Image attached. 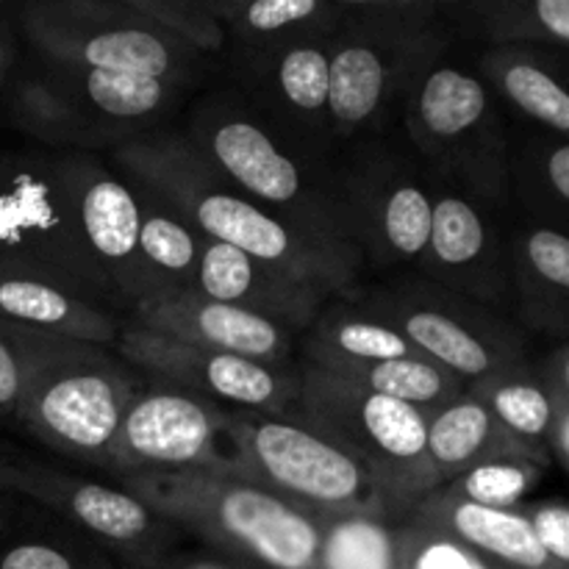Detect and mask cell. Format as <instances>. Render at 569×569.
I'll use <instances>...</instances> for the list:
<instances>
[{"label":"cell","instance_id":"6da1fadb","mask_svg":"<svg viewBox=\"0 0 569 569\" xmlns=\"http://www.w3.org/2000/svg\"><path fill=\"white\" fill-rule=\"evenodd\" d=\"M109 153L128 178L178 211L200 237L231 244L328 300H353L365 289V261L356 250L311 237L233 192L178 128L131 139Z\"/></svg>","mask_w":569,"mask_h":569},{"label":"cell","instance_id":"7a4b0ae2","mask_svg":"<svg viewBox=\"0 0 569 569\" xmlns=\"http://www.w3.org/2000/svg\"><path fill=\"white\" fill-rule=\"evenodd\" d=\"M339 11L326 42L333 153L392 131L411 81L453 39L433 0H339Z\"/></svg>","mask_w":569,"mask_h":569},{"label":"cell","instance_id":"3957f363","mask_svg":"<svg viewBox=\"0 0 569 569\" xmlns=\"http://www.w3.org/2000/svg\"><path fill=\"white\" fill-rule=\"evenodd\" d=\"M117 483L183 537L242 569H322L326 522L244 478L148 472Z\"/></svg>","mask_w":569,"mask_h":569},{"label":"cell","instance_id":"277c9868","mask_svg":"<svg viewBox=\"0 0 569 569\" xmlns=\"http://www.w3.org/2000/svg\"><path fill=\"white\" fill-rule=\"evenodd\" d=\"M22 395L14 426L48 453L106 472L111 442L148 378L106 345L20 328Z\"/></svg>","mask_w":569,"mask_h":569},{"label":"cell","instance_id":"5b68a950","mask_svg":"<svg viewBox=\"0 0 569 569\" xmlns=\"http://www.w3.org/2000/svg\"><path fill=\"white\" fill-rule=\"evenodd\" d=\"M178 131L233 192L311 237L350 248L331 161L309 164L292 153L237 87L200 92Z\"/></svg>","mask_w":569,"mask_h":569},{"label":"cell","instance_id":"8992f818","mask_svg":"<svg viewBox=\"0 0 569 569\" xmlns=\"http://www.w3.org/2000/svg\"><path fill=\"white\" fill-rule=\"evenodd\" d=\"M400 126L428 176L492 211L511 206V133L478 72L431 61L406 92Z\"/></svg>","mask_w":569,"mask_h":569},{"label":"cell","instance_id":"52a82bcc","mask_svg":"<svg viewBox=\"0 0 569 569\" xmlns=\"http://www.w3.org/2000/svg\"><path fill=\"white\" fill-rule=\"evenodd\" d=\"M292 415L353 456L381 492L392 526L406 522L422 498L439 489L426 453V417L400 400L367 392L300 361Z\"/></svg>","mask_w":569,"mask_h":569},{"label":"cell","instance_id":"ba28073f","mask_svg":"<svg viewBox=\"0 0 569 569\" xmlns=\"http://www.w3.org/2000/svg\"><path fill=\"white\" fill-rule=\"evenodd\" d=\"M395 131L331 159L345 239L376 270H415L431 237V176Z\"/></svg>","mask_w":569,"mask_h":569},{"label":"cell","instance_id":"9c48e42d","mask_svg":"<svg viewBox=\"0 0 569 569\" xmlns=\"http://www.w3.org/2000/svg\"><path fill=\"white\" fill-rule=\"evenodd\" d=\"M244 481L278 495L317 522L389 520L370 472L295 415H233Z\"/></svg>","mask_w":569,"mask_h":569},{"label":"cell","instance_id":"30bf717a","mask_svg":"<svg viewBox=\"0 0 569 569\" xmlns=\"http://www.w3.org/2000/svg\"><path fill=\"white\" fill-rule=\"evenodd\" d=\"M22 48L44 61L178 83L192 92L206 59L164 37L122 0H39L17 9Z\"/></svg>","mask_w":569,"mask_h":569},{"label":"cell","instance_id":"8fae6325","mask_svg":"<svg viewBox=\"0 0 569 569\" xmlns=\"http://www.w3.org/2000/svg\"><path fill=\"white\" fill-rule=\"evenodd\" d=\"M353 300L465 387L531 356L526 331L515 320L417 272L365 287Z\"/></svg>","mask_w":569,"mask_h":569},{"label":"cell","instance_id":"7c38bea8","mask_svg":"<svg viewBox=\"0 0 569 569\" xmlns=\"http://www.w3.org/2000/svg\"><path fill=\"white\" fill-rule=\"evenodd\" d=\"M0 256L17 276L53 283L114 315H128L83 253L64 194L56 183L53 153L39 144H0Z\"/></svg>","mask_w":569,"mask_h":569},{"label":"cell","instance_id":"4fadbf2b","mask_svg":"<svg viewBox=\"0 0 569 569\" xmlns=\"http://www.w3.org/2000/svg\"><path fill=\"white\" fill-rule=\"evenodd\" d=\"M0 492L20 495L98 545L117 569H148L187 545L172 522L120 483H106L20 448H0Z\"/></svg>","mask_w":569,"mask_h":569},{"label":"cell","instance_id":"5bb4252c","mask_svg":"<svg viewBox=\"0 0 569 569\" xmlns=\"http://www.w3.org/2000/svg\"><path fill=\"white\" fill-rule=\"evenodd\" d=\"M233 411L167 383L148 381L133 398L111 442L106 476L148 472H214L242 476Z\"/></svg>","mask_w":569,"mask_h":569},{"label":"cell","instance_id":"9a60e30c","mask_svg":"<svg viewBox=\"0 0 569 569\" xmlns=\"http://www.w3.org/2000/svg\"><path fill=\"white\" fill-rule=\"evenodd\" d=\"M111 350L148 381L176 387L233 415H292L298 403V365L272 367L194 348L133 320L122 322Z\"/></svg>","mask_w":569,"mask_h":569},{"label":"cell","instance_id":"2e32d148","mask_svg":"<svg viewBox=\"0 0 569 569\" xmlns=\"http://www.w3.org/2000/svg\"><path fill=\"white\" fill-rule=\"evenodd\" d=\"M53 176L83 253L131 315L150 300L139 261V198L131 178L103 153L50 150Z\"/></svg>","mask_w":569,"mask_h":569},{"label":"cell","instance_id":"e0dca14e","mask_svg":"<svg viewBox=\"0 0 569 569\" xmlns=\"http://www.w3.org/2000/svg\"><path fill=\"white\" fill-rule=\"evenodd\" d=\"M417 276L500 311L515 309L509 248L495 211L431 178V237Z\"/></svg>","mask_w":569,"mask_h":569},{"label":"cell","instance_id":"ac0fdd59","mask_svg":"<svg viewBox=\"0 0 569 569\" xmlns=\"http://www.w3.org/2000/svg\"><path fill=\"white\" fill-rule=\"evenodd\" d=\"M233 87L292 153L309 164H328L333 159L326 42L295 44L242 78H233Z\"/></svg>","mask_w":569,"mask_h":569},{"label":"cell","instance_id":"d6986e66","mask_svg":"<svg viewBox=\"0 0 569 569\" xmlns=\"http://www.w3.org/2000/svg\"><path fill=\"white\" fill-rule=\"evenodd\" d=\"M128 320L156 333H164V337L181 339L194 348L217 350V353L239 356V359L272 367H292L295 353L300 348V333L289 331L267 317L253 315V311L206 300L194 292L139 303L128 315Z\"/></svg>","mask_w":569,"mask_h":569},{"label":"cell","instance_id":"ffe728a7","mask_svg":"<svg viewBox=\"0 0 569 569\" xmlns=\"http://www.w3.org/2000/svg\"><path fill=\"white\" fill-rule=\"evenodd\" d=\"M189 292L267 317L303 337L328 298L272 267L259 264L231 244L203 237L198 276Z\"/></svg>","mask_w":569,"mask_h":569},{"label":"cell","instance_id":"44dd1931","mask_svg":"<svg viewBox=\"0 0 569 569\" xmlns=\"http://www.w3.org/2000/svg\"><path fill=\"white\" fill-rule=\"evenodd\" d=\"M226 31L233 78L295 44L328 42L339 28V0H209Z\"/></svg>","mask_w":569,"mask_h":569},{"label":"cell","instance_id":"7402d4cb","mask_svg":"<svg viewBox=\"0 0 569 569\" xmlns=\"http://www.w3.org/2000/svg\"><path fill=\"white\" fill-rule=\"evenodd\" d=\"M406 526L439 533L489 565L506 569H561L539 548L526 511L487 509L445 487L422 498Z\"/></svg>","mask_w":569,"mask_h":569},{"label":"cell","instance_id":"603a6c76","mask_svg":"<svg viewBox=\"0 0 569 569\" xmlns=\"http://www.w3.org/2000/svg\"><path fill=\"white\" fill-rule=\"evenodd\" d=\"M0 103H6L11 126L39 148L83 153L114 150L111 133L72 98L53 70L26 48L20 50V61Z\"/></svg>","mask_w":569,"mask_h":569},{"label":"cell","instance_id":"cb8c5ba5","mask_svg":"<svg viewBox=\"0 0 569 569\" xmlns=\"http://www.w3.org/2000/svg\"><path fill=\"white\" fill-rule=\"evenodd\" d=\"M515 309L539 337L565 342L569 328V239L565 231L526 222L506 239Z\"/></svg>","mask_w":569,"mask_h":569},{"label":"cell","instance_id":"d4e9b609","mask_svg":"<svg viewBox=\"0 0 569 569\" xmlns=\"http://www.w3.org/2000/svg\"><path fill=\"white\" fill-rule=\"evenodd\" d=\"M426 453L439 487L495 459H533L548 470L553 467L550 459L511 437L467 389L426 420Z\"/></svg>","mask_w":569,"mask_h":569},{"label":"cell","instance_id":"484cf974","mask_svg":"<svg viewBox=\"0 0 569 569\" xmlns=\"http://www.w3.org/2000/svg\"><path fill=\"white\" fill-rule=\"evenodd\" d=\"M0 320L28 331L111 348L126 317L37 278L0 276Z\"/></svg>","mask_w":569,"mask_h":569},{"label":"cell","instance_id":"4316f807","mask_svg":"<svg viewBox=\"0 0 569 569\" xmlns=\"http://www.w3.org/2000/svg\"><path fill=\"white\" fill-rule=\"evenodd\" d=\"M478 76L506 100L517 114L537 122V128L567 137L569 89L565 72L542 48H489L478 59Z\"/></svg>","mask_w":569,"mask_h":569},{"label":"cell","instance_id":"83f0119b","mask_svg":"<svg viewBox=\"0 0 569 569\" xmlns=\"http://www.w3.org/2000/svg\"><path fill=\"white\" fill-rule=\"evenodd\" d=\"M450 33L489 48H553L569 44V0H465L439 3Z\"/></svg>","mask_w":569,"mask_h":569},{"label":"cell","instance_id":"f1b7e54d","mask_svg":"<svg viewBox=\"0 0 569 569\" xmlns=\"http://www.w3.org/2000/svg\"><path fill=\"white\" fill-rule=\"evenodd\" d=\"M300 356L326 372L420 356L395 328L367 315L356 300H328L300 337ZM426 359V356H422Z\"/></svg>","mask_w":569,"mask_h":569},{"label":"cell","instance_id":"f546056e","mask_svg":"<svg viewBox=\"0 0 569 569\" xmlns=\"http://www.w3.org/2000/svg\"><path fill=\"white\" fill-rule=\"evenodd\" d=\"M511 203L522 206L533 222L565 231L569 217V144L567 137L537 128L511 137Z\"/></svg>","mask_w":569,"mask_h":569},{"label":"cell","instance_id":"4dcf8cb0","mask_svg":"<svg viewBox=\"0 0 569 569\" xmlns=\"http://www.w3.org/2000/svg\"><path fill=\"white\" fill-rule=\"evenodd\" d=\"M139 198V261L150 300L189 292L198 276L203 237L178 211L131 178Z\"/></svg>","mask_w":569,"mask_h":569},{"label":"cell","instance_id":"1f68e13d","mask_svg":"<svg viewBox=\"0 0 569 569\" xmlns=\"http://www.w3.org/2000/svg\"><path fill=\"white\" fill-rule=\"evenodd\" d=\"M467 392L476 395L511 437H517L528 448L537 450L539 456L550 459V403L548 392H545L542 372H539L537 365H531V359L506 367V370L481 378V381H472Z\"/></svg>","mask_w":569,"mask_h":569},{"label":"cell","instance_id":"d6a6232c","mask_svg":"<svg viewBox=\"0 0 569 569\" xmlns=\"http://www.w3.org/2000/svg\"><path fill=\"white\" fill-rule=\"evenodd\" d=\"M31 503V500H28ZM0 569H117L94 542L39 506L0 545Z\"/></svg>","mask_w":569,"mask_h":569},{"label":"cell","instance_id":"836d02e7","mask_svg":"<svg viewBox=\"0 0 569 569\" xmlns=\"http://www.w3.org/2000/svg\"><path fill=\"white\" fill-rule=\"evenodd\" d=\"M331 376L356 383V387L367 389V392L400 400V403L420 411L426 420L431 415H437L439 409H445L450 400L459 398L467 389L459 378L450 376L448 370L437 367L433 361L422 359V356L345 367V370L331 372Z\"/></svg>","mask_w":569,"mask_h":569},{"label":"cell","instance_id":"e575fe53","mask_svg":"<svg viewBox=\"0 0 569 569\" xmlns=\"http://www.w3.org/2000/svg\"><path fill=\"white\" fill-rule=\"evenodd\" d=\"M148 26L203 59L226 53V31L209 0H122Z\"/></svg>","mask_w":569,"mask_h":569},{"label":"cell","instance_id":"d590c367","mask_svg":"<svg viewBox=\"0 0 569 569\" xmlns=\"http://www.w3.org/2000/svg\"><path fill=\"white\" fill-rule=\"evenodd\" d=\"M545 472L548 467L533 459H495L472 467L456 481L445 483V489L487 509H517L528 495L537 492Z\"/></svg>","mask_w":569,"mask_h":569},{"label":"cell","instance_id":"8d00e7d4","mask_svg":"<svg viewBox=\"0 0 569 569\" xmlns=\"http://www.w3.org/2000/svg\"><path fill=\"white\" fill-rule=\"evenodd\" d=\"M322 569H400L398 531L381 520H345L326 528Z\"/></svg>","mask_w":569,"mask_h":569},{"label":"cell","instance_id":"74e56055","mask_svg":"<svg viewBox=\"0 0 569 569\" xmlns=\"http://www.w3.org/2000/svg\"><path fill=\"white\" fill-rule=\"evenodd\" d=\"M550 403L548 453L556 470H567L569 461V353L565 342H556L553 353L539 365Z\"/></svg>","mask_w":569,"mask_h":569},{"label":"cell","instance_id":"f35d334b","mask_svg":"<svg viewBox=\"0 0 569 569\" xmlns=\"http://www.w3.org/2000/svg\"><path fill=\"white\" fill-rule=\"evenodd\" d=\"M22 395V337L20 326L0 320V428L14 426Z\"/></svg>","mask_w":569,"mask_h":569},{"label":"cell","instance_id":"ab89813d","mask_svg":"<svg viewBox=\"0 0 569 569\" xmlns=\"http://www.w3.org/2000/svg\"><path fill=\"white\" fill-rule=\"evenodd\" d=\"M539 548L550 556L553 565L569 569V509L561 500H545L526 511Z\"/></svg>","mask_w":569,"mask_h":569},{"label":"cell","instance_id":"60d3db41","mask_svg":"<svg viewBox=\"0 0 569 569\" xmlns=\"http://www.w3.org/2000/svg\"><path fill=\"white\" fill-rule=\"evenodd\" d=\"M148 569H242V567L222 559V556H217L214 550L203 548V545H198V548H187V545H181V548L172 550L170 556H164L159 565Z\"/></svg>","mask_w":569,"mask_h":569},{"label":"cell","instance_id":"b9f144b4","mask_svg":"<svg viewBox=\"0 0 569 569\" xmlns=\"http://www.w3.org/2000/svg\"><path fill=\"white\" fill-rule=\"evenodd\" d=\"M17 11L0 9V98H3L6 87H9L14 67L20 61L22 44L17 42Z\"/></svg>","mask_w":569,"mask_h":569},{"label":"cell","instance_id":"7bdbcfd3","mask_svg":"<svg viewBox=\"0 0 569 569\" xmlns=\"http://www.w3.org/2000/svg\"><path fill=\"white\" fill-rule=\"evenodd\" d=\"M28 500L20 498V495L11 492H0V545L14 533V528L20 526L22 517L28 511Z\"/></svg>","mask_w":569,"mask_h":569},{"label":"cell","instance_id":"ee69618b","mask_svg":"<svg viewBox=\"0 0 569 569\" xmlns=\"http://www.w3.org/2000/svg\"><path fill=\"white\" fill-rule=\"evenodd\" d=\"M0 276H17V270L3 259V256H0Z\"/></svg>","mask_w":569,"mask_h":569}]
</instances>
